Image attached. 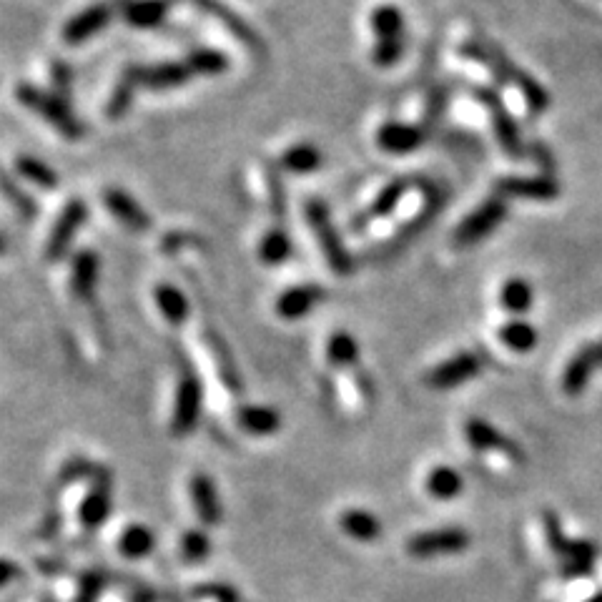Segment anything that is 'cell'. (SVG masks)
Masks as SVG:
<instances>
[{"label":"cell","mask_w":602,"mask_h":602,"mask_svg":"<svg viewBox=\"0 0 602 602\" xmlns=\"http://www.w3.org/2000/svg\"><path fill=\"white\" fill-rule=\"evenodd\" d=\"M460 53L465 58H470V61L485 66L487 71L492 73V78H497V83L510 86L512 91L520 93L522 103H525V108L532 113V116H542V113L550 108V93L545 91V86H542L540 81H535L527 71H522V68L517 66V63L502 51V48L495 46V43L490 41L462 43Z\"/></svg>","instance_id":"cell-1"},{"label":"cell","mask_w":602,"mask_h":602,"mask_svg":"<svg viewBox=\"0 0 602 602\" xmlns=\"http://www.w3.org/2000/svg\"><path fill=\"white\" fill-rule=\"evenodd\" d=\"M369 26L374 33L372 61L377 68H394L407 48V26L404 13L397 6H377L369 16Z\"/></svg>","instance_id":"cell-2"},{"label":"cell","mask_w":602,"mask_h":602,"mask_svg":"<svg viewBox=\"0 0 602 602\" xmlns=\"http://www.w3.org/2000/svg\"><path fill=\"white\" fill-rule=\"evenodd\" d=\"M16 98L21 106H26L28 111L41 116L48 126L56 128L68 141H78L86 133V128L78 121L76 113L71 111L66 98H61L58 93L41 91V88L31 86V83H21V86H16Z\"/></svg>","instance_id":"cell-3"},{"label":"cell","mask_w":602,"mask_h":602,"mask_svg":"<svg viewBox=\"0 0 602 602\" xmlns=\"http://www.w3.org/2000/svg\"><path fill=\"white\" fill-rule=\"evenodd\" d=\"M304 216H307V224L312 229L314 239H317L319 251L327 259L329 269L339 276H349L354 271V259L349 254V249L344 246L342 234L334 226L332 214H329V206L324 201L312 199L304 206Z\"/></svg>","instance_id":"cell-4"},{"label":"cell","mask_w":602,"mask_h":602,"mask_svg":"<svg viewBox=\"0 0 602 602\" xmlns=\"http://www.w3.org/2000/svg\"><path fill=\"white\" fill-rule=\"evenodd\" d=\"M470 93L472 98L485 108L487 118H490L492 123V133H495L497 146L502 148V154H507L515 161L522 159V156H525V138H522L520 126H517V121L512 118L510 108L497 96V91H492V88L487 86H472Z\"/></svg>","instance_id":"cell-5"},{"label":"cell","mask_w":602,"mask_h":602,"mask_svg":"<svg viewBox=\"0 0 602 602\" xmlns=\"http://www.w3.org/2000/svg\"><path fill=\"white\" fill-rule=\"evenodd\" d=\"M204 414V384H201L199 374L184 364L181 367L179 387H176L174 399V414H171V434L174 437H184L191 434L201 422Z\"/></svg>","instance_id":"cell-6"},{"label":"cell","mask_w":602,"mask_h":602,"mask_svg":"<svg viewBox=\"0 0 602 602\" xmlns=\"http://www.w3.org/2000/svg\"><path fill=\"white\" fill-rule=\"evenodd\" d=\"M505 219H507V201L492 194L490 199L482 201L472 214H467L465 219L460 221V226H457L455 234H452V241H455V246H462V249L480 244V241H485L497 226H502V221Z\"/></svg>","instance_id":"cell-7"},{"label":"cell","mask_w":602,"mask_h":602,"mask_svg":"<svg viewBox=\"0 0 602 602\" xmlns=\"http://www.w3.org/2000/svg\"><path fill=\"white\" fill-rule=\"evenodd\" d=\"M465 437L475 452L502 455L505 460H510L512 465H522V462H525V452H522L507 434H502L500 429L492 427L487 419H470V422L465 424Z\"/></svg>","instance_id":"cell-8"},{"label":"cell","mask_w":602,"mask_h":602,"mask_svg":"<svg viewBox=\"0 0 602 602\" xmlns=\"http://www.w3.org/2000/svg\"><path fill=\"white\" fill-rule=\"evenodd\" d=\"M88 219V206L83 199H71L66 204V209L61 211L58 221L53 224L51 234H48V244H46V259L48 261H58L66 256V251L71 249L73 239H76L78 231L83 229Z\"/></svg>","instance_id":"cell-9"},{"label":"cell","mask_w":602,"mask_h":602,"mask_svg":"<svg viewBox=\"0 0 602 602\" xmlns=\"http://www.w3.org/2000/svg\"><path fill=\"white\" fill-rule=\"evenodd\" d=\"M126 73L136 81L138 88H151V91L181 88L194 78V71L186 61H166L156 63V66H128Z\"/></svg>","instance_id":"cell-10"},{"label":"cell","mask_w":602,"mask_h":602,"mask_svg":"<svg viewBox=\"0 0 602 602\" xmlns=\"http://www.w3.org/2000/svg\"><path fill=\"white\" fill-rule=\"evenodd\" d=\"M482 372V359L472 352H460L455 357L444 359L442 364L432 369L427 374V387L437 389V392H449V389H457L462 384H467L470 379H475Z\"/></svg>","instance_id":"cell-11"},{"label":"cell","mask_w":602,"mask_h":602,"mask_svg":"<svg viewBox=\"0 0 602 602\" xmlns=\"http://www.w3.org/2000/svg\"><path fill=\"white\" fill-rule=\"evenodd\" d=\"M470 547V535L457 527H444V530L419 532L407 542V552L412 557H439V555H455L465 552Z\"/></svg>","instance_id":"cell-12"},{"label":"cell","mask_w":602,"mask_h":602,"mask_svg":"<svg viewBox=\"0 0 602 602\" xmlns=\"http://www.w3.org/2000/svg\"><path fill=\"white\" fill-rule=\"evenodd\" d=\"M495 196L510 201V199H525V201H555L560 196V184L552 176H505L495 184Z\"/></svg>","instance_id":"cell-13"},{"label":"cell","mask_w":602,"mask_h":602,"mask_svg":"<svg viewBox=\"0 0 602 602\" xmlns=\"http://www.w3.org/2000/svg\"><path fill=\"white\" fill-rule=\"evenodd\" d=\"M113 11L116 8L111 3H93L86 11L76 13L73 18H68L66 26H63L61 38L66 46H83V43L91 41L93 36H98L101 31H106L108 23L113 21Z\"/></svg>","instance_id":"cell-14"},{"label":"cell","mask_w":602,"mask_h":602,"mask_svg":"<svg viewBox=\"0 0 602 602\" xmlns=\"http://www.w3.org/2000/svg\"><path fill=\"white\" fill-rule=\"evenodd\" d=\"M324 299H327V289H322V286L317 284L291 286L284 294L276 296L274 312L276 317H281L284 322H296V319L312 314Z\"/></svg>","instance_id":"cell-15"},{"label":"cell","mask_w":602,"mask_h":602,"mask_svg":"<svg viewBox=\"0 0 602 602\" xmlns=\"http://www.w3.org/2000/svg\"><path fill=\"white\" fill-rule=\"evenodd\" d=\"M424 141H427V133L422 126H414V123L387 121L377 128V146L384 154H412L419 146H424Z\"/></svg>","instance_id":"cell-16"},{"label":"cell","mask_w":602,"mask_h":602,"mask_svg":"<svg viewBox=\"0 0 602 602\" xmlns=\"http://www.w3.org/2000/svg\"><path fill=\"white\" fill-rule=\"evenodd\" d=\"M174 8V0H118L116 11L123 21L133 28H156L166 21L169 11Z\"/></svg>","instance_id":"cell-17"},{"label":"cell","mask_w":602,"mask_h":602,"mask_svg":"<svg viewBox=\"0 0 602 602\" xmlns=\"http://www.w3.org/2000/svg\"><path fill=\"white\" fill-rule=\"evenodd\" d=\"M194 3L201 8V11H206V13H209V16H214L216 21L224 23L226 31H229L231 36L236 38V41L244 43V46L249 48V51L264 53V41H261V38H259V33H256L254 28H251L249 23L244 21V18L236 16V13L231 11L229 6H224L221 0H194Z\"/></svg>","instance_id":"cell-18"},{"label":"cell","mask_w":602,"mask_h":602,"mask_svg":"<svg viewBox=\"0 0 602 602\" xmlns=\"http://www.w3.org/2000/svg\"><path fill=\"white\" fill-rule=\"evenodd\" d=\"M409 189H412V184H409L407 179H397L389 186H384V189L374 196L372 204L354 219V229H362V226H369L374 224V221H382L387 219V216H392L404 201V196L409 194Z\"/></svg>","instance_id":"cell-19"},{"label":"cell","mask_w":602,"mask_h":602,"mask_svg":"<svg viewBox=\"0 0 602 602\" xmlns=\"http://www.w3.org/2000/svg\"><path fill=\"white\" fill-rule=\"evenodd\" d=\"M103 204H106V209L111 211V214L126 226V229L131 231L151 229V216H148L146 209H143V206L123 189H106V194H103Z\"/></svg>","instance_id":"cell-20"},{"label":"cell","mask_w":602,"mask_h":602,"mask_svg":"<svg viewBox=\"0 0 602 602\" xmlns=\"http://www.w3.org/2000/svg\"><path fill=\"white\" fill-rule=\"evenodd\" d=\"M191 502H194V510L199 515V520L204 525L214 527L219 525L221 517H224V507H221L219 492H216L214 480L204 472L191 477Z\"/></svg>","instance_id":"cell-21"},{"label":"cell","mask_w":602,"mask_h":602,"mask_svg":"<svg viewBox=\"0 0 602 602\" xmlns=\"http://www.w3.org/2000/svg\"><path fill=\"white\" fill-rule=\"evenodd\" d=\"M597 359L595 354H592V347L587 344V347L577 349L575 354H572V359L567 362L565 372H562V392L567 394V397H580L582 392L587 389V384H590L592 374L597 372Z\"/></svg>","instance_id":"cell-22"},{"label":"cell","mask_w":602,"mask_h":602,"mask_svg":"<svg viewBox=\"0 0 602 602\" xmlns=\"http://www.w3.org/2000/svg\"><path fill=\"white\" fill-rule=\"evenodd\" d=\"M98 269L101 261L93 251L83 249L73 256L71 261V289L81 301H91L98 286Z\"/></svg>","instance_id":"cell-23"},{"label":"cell","mask_w":602,"mask_h":602,"mask_svg":"<svg viewBox=\"0 0 602 602\" xmlns=\"http://www.w3.org/2000/svg\"><path fill=\"white\" fill-rule=\"evenodd\" d=\"M108 515H111V485H108V477H103L83 497L78 517L86 530H98L108 520Z\"/></svg>","instance_id":"cell-24"},{"label":"cell","mask_w":602,"mask_h":602,"mask_svg":"<svg viewBox=\"0 0 602 602\" xmlns=\"http://www.w3.org/2000/svg\"><path fill=\"white\" fill-rule=\"evenodd\" d=\"M236 422L244 432L254 434V437H266V434L279 432L281 414L274 407H266V404H244L236 412Z\"/></svg>","instance_id":"cell-25"},{"label":"cell","mask_w":602,"mask_h":602,"mask_svg":"<svg viewBox=\"0 0 602 602\" xmlns=\"http://www.w3.org/2000/svg\"><path fill=\"white\" fill-rule=\"evenodd\" d=\"M154 301L159 312L164 314V319L174 327H181V324L189 319V299H186L184 291L174 284H159L154 289Z\"/></svg>","instance_id":"cell-26"},{"label":"cell","mask_w":602,"mask_h":602,"mask_svg":"<svg viewBox=\"0 0 602 602\" xmlns=\"http://www.w3.org/2000/svg\"><path fill=\"white\" fill-rule=\"evenodd\" d=\"M500 307L505 309V312L515 314L517 319L522 317V314H527L532 309V301H535V289L530 286V281L520 279V276H512V279H507L505 284H502L500 289Z\"/></svg>","instance_id":"cell-27"},{"label":"cell","mask_w":602,"mask_h":602,"mask_svg":"<svg viewBox=\"0 0 602 602\" xmlns=\"http://www.w3.org/2000/svg\"><path fill=\"white\" fill-rule=\"evenodd\" d=\"M324 156L314 143H294L291 148H286L281 156L279 166L289 174H312L322 166Z\"/></svg>","instance_id":"cell-28"},{"label":"cell","mask_w":602,"mask_h":602,"mask_svg":"<svg viewBox=\"0 0 602 602\" xmlns=\"http://www.w3.org/2000/svg\"><path fill=\"white\" fill-rule=\"evenodd\" d=\"M497 339L510 352L527 354L537 347V329L530 322H525V319H512V322L502 324L497 329Z\"/></svg>","instance_id":"cell-29"},{"label":"cell","mask_w":602,"mask_h":602,"mask_svg":"<svg viewBox=\"0 0 602 602\" xmlns=\"http://www.w3.org/2000/svg\"><path fill=\"white\" fill-rule=\"evenodd\" d=\"M339 527L357 542H374L382 535V522L367 510H347L339 517Z\"/></svg>","instance_id":"cell-30"},{"label":"cell","mask_w":602,"mask_h":602,"mask_svg":"<svg viewBox=\"0 0 602 602\" xmlns=\"http://www.w3.org/2000/svg\"><path fill=\"white\" fill-rule=\"evenodd\" d=\"M465 490V480L455 467L439 465L427 475V492L434 500H455Z\"/></svg>","instance_id":"cell-31"},{"label":"cell","mask_w":602,"mask_h":602,"mask_svg":"<svg viewBox=\"0 0 602 602\" xmlns=\"http://www.w3.org/2000/svg\"><path fill=\"white\" fill-rule=\"evenodd\" d=\"M156 547L154 532L146 525H128L123 535L118 537V552L128 560H141V557L151 555Z\"/></svg>","instance_id":"cell-32"},{"label":"cell","mask_w":602,"mask_h":602,"mask_svg":"<svg viewBox=\"0 0 602 602\" xmlns=\"http://www.w3.org/2000/svg\"><path fill=\"white\" fill-rule=\"evenodd\" d=\"M291 251H294V246H291V236L286 234L284 229H271L261 236L256 254H259L261 264L281 266L289 261Z\"/></svg>","instance_id":"cell-33"},{"label":"cell","mask_w":602,"mask_h":602,"mask_svg":"<svg viewBox=\"0 0 602 602\" xmlns=\"http://www.w3.org/2000/svg\"><path fill=\"white\" fill-rule=\"evenodd\" d=\"M327 359L332 367L349 369L359 362V344L349 332H334L327 342Z\"/></svg>","instance_id":"cell-34"},{"label":"cell","mask_w":602,"mask_h":602,"mask_svg":"<svg viewBox=\"0 0 602 602\" xmlns=\"http://www.w3.org/2000/svg\"><path fill=\"white\" fill-rule=\"evenodd\" d=\"M16 171L28 181V184L38 186V189H56L58 186V176L46 161L36 159V156H18L16 159Z\"/></svg>","instance_id":"cell-35"},{"label":"cell","mask_w":602,"mask_h":602,"mask_svg":"<svg viewBox=\"0 0 602 602\" xmlns=\"http://www.w3.org/2000/svg\"><path fill=\"white\" fill-rule=\"evenodd\" d=\"M206 339H209V349H211V354H214V359H216V367H219L221 382H224L226 387L231 389V392H241V387H244V384H241L239 372H236L234 359H231V354L226 352L224 339L216 337L214 332L206 334Z\"/></svg>","instance_id":"cell-36"},{"label":"cell","mask_w":602,"mask_h":602,"mask_svg":"<svg viewBox=\"0 0 602 602\" xmlns=\"http://www.w3.org/2000/svg\"><path fill=\"white\" fill-rule=\"evenodd\" d=\"M186 63H189L191 71L201 73V76H221V73L229 71V58L214 48H196L189 53Z\"/></svg>","instance_id":"cell-37"},{"label":"cell","mask_w":602,"mask_h":602,"mask_svg":"<svg viewBox=\"0 0 602 602\" xmlns=\"http://www.w3.org/2000/svg\"><path fill=\"white\" fill-rule=\"evenodd\" d=\"M136 91H138L136 81H133V78L128 76L126 71H123V76L118 78L116 88H113L111 98H108V106H106L108 118H121L123 113H126L128 108H131Z\"/></svg>","instance_id":"cell-38"},{"label":"cell","mask_w":602,"mask_h":602,"mask_svg":"<svg viewBox=\"0 0 602 602\" xmlns=\"http://www.w3.org/2000/svg\"><path fill=\"white\" fill-rule=\"evenodd\" d=\"M181 557L186 562H204L206 557L211 555V540L204 530H189L184 537H181Z\"/></svg>","instance_id":"cell-39"},{"label":"cell","mask_w":602,"mask_h":602,"mask_svg":"<svg viewBox=\"0 0 602 602\" xmlns=\"http://www.w3.org/2000/svg\"><path fill=\"white\" fill-rule=\"evenodd\" d=\"M264 186H266V199H269V209L274 216H284L286 211V194L281 186L279 176L271 169H264Z\"/></svg>","instance_id":"cell-40"},{"label":"cell","mask_w":602,"mask_h":602,"mask_svg":"<svg viewBox=\"0 0 602 602\" xmlns=\"http://www.w3.org/2000/svg\"><path fill=\"white\" fill-rule=\"evenodd\" d=\"M51 76H53V83H56V88H58V96L66 98L68 101V88H71V68L61 61H53Z\"/></svg>","instance_id":"cell-41"},{"label":"cell","mask_w":602,"mask_h":602,"mask_svg":"<svg viewBox=\"0 0 602 602\" xmlns=\"http://www.w3.org/2000/svg\"><path fill=\"white\" fill-rule=\"evenodd\" d=\"M101 590H103L101 575H86L81 582V595H78V602H93Z\"/></svg>","instance_id":"cell-42"},{"label":"cell","mask_w":602,"mask_h":602,"mask_svg":"<svg viewBox=\"0 0 602 602\" xmlns=\"http://www.w3.org/2000/svg\"><path fill=\"white\" fill-rule=\"evenodd\" d=\"M21 575H23V572H21V567L16 565V562L8 560V557H0V587L11 585V582L16 580V577H21Z\"/></svg>","instance_id":"cell-43"},{"label":"cell","mask_w":602,"mask_h":602,"mask_svg":"<svg viewBox=\"0 0 602 602\" xmlns=\"http://www.w3.org/2000/svg\"><path fill=\"white\" fill-rule=\"evenodd\" d=\"M592 347V354H595V359H597V367L602 369V339H597L595 344H590Z\"/></svg>","instance_id":"cell-44"},{"label":"cell","mask_w":602,"mask_h":602,"mask_svg":"<svg viewBox=\"0 0 602 602\" xmlns=\"http://www.w3.org/2000/svg\"><path fill=\"white\" fill-rule=\"evenodd\" d=\"M3 251H6V239L0 236V254H3Z\"/></svg>","instance_id":"cell-45"},{"label":"cell","mask_w":602,"mask_h":602,"mask_svg":"<svg viewBox=\"0 0 602 602\" xmlns=\"http://www.w3.org/2000/svg\"><path fill=\"white\" fill-rule=\"evenodd\" d=\"M587 602H602V592H600V595L592 597V600H587Z\"/></svg>","instance_id":"cell-46"},{"label":"cell","mask_w":602,"mask_h":602,"mask_svg":"<svg viewBox=\"0 0 602 602\" xmlns=\"http://www.w3.org/2000/svg\"><path fill=\"white\" fill-rule=\"evenodd\" d=\"M226 602H231V600H226Z\"/></svg>","instance_id":"cell-47"}]
</instances>
